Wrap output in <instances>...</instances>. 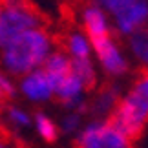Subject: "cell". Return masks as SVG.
Returning a JSON list of instances; mask_svg holds the SVG:
<instances>
[{"instance_id":"cell-1","label":"cell","mask_w":148,"mask_h":148,"mask_svg":"<svg viewBox=\"0 0 148 148\" xmlns=\"http://www.w3.org/2000/svg\"><path fill=\"white\" fill-rule=\"evenodd\" d=\"M128 139H137L148 123V71H143L126 99L117 102L110 121Z\"/></svg>"},{"instance_id":"cell-2","label":"cell","mask_w":148,"mask_h":148,"mask_svg":"<svg viewBox=\"0 0 148 148\" xmlns=\"http://www.w3.org/2000/svg\"><path fill=\"white\" fill-rule=\"evenodd\" d=\"M49 37L42 29H31L16 37L4 48L2 62L11 73H29L48 59Z\"/></svg>"},{"instance_id":"cell-3","label":"cell","mask_w":148,"mask_h":148,"mask_svg":"<svg viewBox=\"0 0 148 148\" xmlns=\"http://www.w3.org/2000/svg\"><path fill=\"white\" fill-rule=\"evenodd\" d=\"M42 24L44 16L33 8V4L2 9V15H0V48L4 49L22 33L37 29Z\"/></svg>"},{"instance_id":"cell-4","label":"cell","mask_w":148,"mask_h":148,"mask_svg":"<svg viewBox=\"0 0 148 148\" xmlns=\"http://www.w3.org/2000/svg\"><path fill=\"white\" fill-rule=\"evenodd\" d=\"M79 148H132L130 139L110 123H93L81 134Z\"/></svg>"},{"instance_id":"cell-5","label":"cell","mask_w":148,"mask_h":148,"mask_svg":"<svg viewBox=\"0 0 148 148\" xmlns=\"http://www.w3.org/2000/svg\"><path fill=\"white\" fill-rule=\"evenodd\" d=\"M93 44V49L97 51L99 59L102 62V66L106 68V71L113 73V75H121V73L126 71V60L124 57L119 53V49L113 46L110 35L108 37H95V38H90Z\"/></svg>"},{"instance_id":"cell-6","label":"cell","mask_w":148,"mask_h":148,"mask_svg":"<svg viewBox=\"0 0 148 148\" xmlns=\"http://www.w3.org/2000/svg\"><path fill=\"white\" fill-rule=\"evenodd\" d=\"M117 16V27L121 33H135L139 26H143L148 18V2L146 0H135Z\"/></svg>"},{"instance_id":"cell-7","label":"cell","mask_w":148,"mask_h":148,"mask_svg":"<svg viewBox=\"0 0 148 148\" xmlns=\"http://www.w3.org/2000/svg\"><path fill=\"white\" fill-rule=\"evenodd\" d=\"M44 73H46L49 86L55 92V88L59 86V82L64 79L66 75L71 73V60L62 53H51L48 55V59L44 60Z\"/></svg>"},{"instance_id":"cell-8","label":"cell","mask_w":148,"mask_h":148,"mask_svg":"<svg viewBox=\"0 0 148 148\" xmlns=\"http://www.w3.org/2000/svg\"><path fill=\"white\" fill-rule=\"evenodd\" d=\"M22 92L33 101H44V99L51 97L53 90L49 86V81H48L46 73L42 70H37V71H31L29 75L22 81Z\"/></svg>"},{"instance_id":"cell-9","label":"cell","mask_w":148,"mask_h":148,"mask_svg":"<svg viewBox=\"0 0 148 148\" xmlns=\"http://www.w3.org/2000/svg\"><path fill=\"white\" fill-rule=\"evenodd\" d=\"M84 24L88 29V37L95 38V37H108V24L106 18L102 15V11L95 5L84 9Z\"/></svg>"},{"instance_id":"cell-10","label":"cell","mask_w":148,"mask_h":148,"mask_svg":"<svg viewBox=\"0 0 148 148\" xmlns=\"http://www.w3.org/2000/svg\"><path fill=\"white\" fill-rule=\"evenodd\" d=\"M81 90H82L81 81H79L73 73H70V75H66L59 82V86L55 88L53 93H57V97H59L62 102H66V104H75V102L79 101Z\"/></svg>"},{"instance_id":"cell-11","label":"cell","mask_w":148,"mask_h":148,"mask_svg":"<svg viewBox=\"0 0 148 148\" xmlns=\"http://www.w3.org/2000/svg\"><path fill=\"white\" fill-rule=\"evenodd\" d=\"M71 73L81 81L82 88L92 90L95 86V70L92 66L90 59H73L71 60Z\"/></svg>"},{"instance_id":"cell-12","label":"cell","mask_w":148,"mask_h":148,"mask_svg":"<svg viewBox=\"0 0 148 148\" xmlns=\"http://www.w3.org/2000/svg\"><path fill=\"white\" fill-rule=\"evenodd\" d=\"M68 51L73 55V59H88L90 55V44L82 35H71L68 38Z\"/></svg>"},{"instance_id":"cell-13","label":"cell","mask_w":148,"mask_h":148,"mask_svg":"<svg viewBox=\"0 0 148 148\" xmlns=\"http://www.w3.org/2000/svg\"><path fill=\"white\" fill-rule=\"evenodd\" d=\"M132 49L141 60L148 64V31L132 33Z\"/></svg>"},{"instance_id":"cell-14","label":"cell","mask_w":148,"mask_h":148,"mask_svg":"<svg viewBox=\"0 0 148 148\" xmlns=\"http://www.w3.org/2000/svg\"><path fill=\"white\" fill-rule=\"evenodd\" d=\"M37 130H38V134L42 135L46 141H55L57 137V128H55V124L51 123V119L46 117V115H42V113H38L37 115Z\"/></svg>"},{"instance_id":"cell-15","label":"cell","mask_w":148,"mask_h":148,"mask_svg":"<svg viewBox=\"0 0 148 148\" xmlns=\"http://www.w3.org/2000/svg\"><path fill=\"white\" fill-rule=\"evenodd\" d=\"M115 104H117L115 92H102L99 95L97 102H95V112H97V113H104V112L110 110V108H115Z\"/></svg>"},{"instance_id":"cell-16","label":"cell","mask_w":148,"mask_h":148,"mask_svg":"<svg viewBox=\"0 0 148 148\" xmlns=\"http://www.w3.org/2000/svg\"><path fill=\"white\" fill-rule=\"evenodd\" d=\"M97 2H99V4H102L108 11H112V13L119 15L121 11L126 9L130 4H134L135 0H97Z\"/></svg>"},{"instance_id":"cell-17","label":"cell","mask_w":148,"mask_h":148,"mask_svg":"<svg viewBox=\"0 0 148 148\" xmlns=\"http://www.w3.org/2000/svg\"><path fill=\"white\" fill-rule=\"evenodd\" d=\"M9 117H11V121H15L16 124H22V126L29 124V117H27L22 110H18V108H11V110H9Z\"/></svg>"},{"instance_id":"cell-18","label":"cell","mask_w":148,"mask_h":148,"mask_svg":"<svg viewBox=\"0 0 148 148\" xmlns=\"http://www.w3.org/2000/svg\"><path fill=\"white\" fill-rule=\"evenodd\" d=\"M77 121H79V119L75 115H73V117H68L66 123H64V130H66V132H71V130L77 126Z\"/></svg>"},{"instance_id":"cell-19","label":"cell","mask_w":148,"mask_h":148,"mask_svg":"<svg viewBox=\"0 0 148 148\" xmlns=\"http://www.w3.org/2000/svg\"><path fill=\"white\" fill-rule=\"evenodd\" d=\"M2 9H4V8H2V4H0V15H2Z\"/></svg>"},{"instance_id":"cell-20","label":"cell","mask_w":148,"mask_h":148,"mask_svg":"<svg viewBox=\"0 0 148 148\" xmlns=\"http://www.w3.org/2000/svg\"><path fill=\"white\" fill-rule=\"evenodd\" d=\"M0 148H5V146H4V145H0Z\"/></svg>"},{"instance_id":"cell-21","label":"cell","mask_w":148,"mask_h":148,"mask_svg":"<svg viewBox=\"0 0 148 148\" xmlns=\"http://www.w3.org/2000/svg\"><path fill=\"white\" fill-rule=\"evenodd\" d=\"M0 97H2V93H0Z\"/></svg>"}]
</instances>
